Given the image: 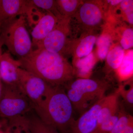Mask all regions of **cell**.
<instances>
[{
  "label": "cell",
  "mask_w": 133,
  "mask_h": 133,
  "mask_svg": "<svg viewBox=\"0 0 133 133\" xmlns=\"http://www.w3.org/2000/svg\"><path fill=\"white\" fill-rule=\"evenodd\" d=\"M20 67L37 76L50 85L64 87L74 78L75 71L64 56L37 48L18 59Z\"/></svg>",
  "instance_id": "1"
},
{
  "label": "cell",
  "mask_w": 133,
  "mask_h": 133,
  "mask_svg": "<svg viewBox=\"0 0 133 133\" xmlns=\"http://www.w3.org/2000/svg\"><path fill=\"white\" fill-rule=\"evenodd\" d=\"M33 110L42 121L59 133H70L76 121L73 107L64 87L51 86L42 102Z\"/></svg>",
  "instance_id": "2"
},
{
  "label": "cell",
  "mask_w": 133,
  "mask_h": 133,
  "mask_svg": "<svg viewBox=\"0 0 133 133\" xmlns=\"http://www.w3.org/2000/svg\"><path fill=\"white\" fill-rule=\"evenodd\" d=\"M66 85L67 96L74 112L80 115L104 97L108 88L107 83L89 78L78 79Z\"/></svg>",
  "instance_id": "3"
},
{
  "label": "cell",
  "mask_w": 133,
  "mask_h": 133,
  "mask_svg": "<svg viewBox=\"0 0 133 133\" xmlns=\"http://www.w3.org/2000/svg\"><path fill=\"white\" fill-rule=\"evenodd\" d=\"M26 22V16L22 15L1 26L0 41L6 46L9 52L19 58L28 56L33 50Z\"/></svg>",
  "instance_id": "4"
},
{
  "label": "cell",
  "mask_w": 133,
  "mask_h": 133,
  "mask_svg": "<svg viewBox=\"0 0 133 133\" xmlns=\"http://www.w3.org/2000/svg\"><path fill=\"white\" fill-rule=\"evenodd\" d=\"M33 104L19 87L3 84L0 97V115L10 119L33 111Z\"/></svg>",
  "instance_id": "5"
},
{
  "label": "cell",
  "mask_w": 133,
  "mask_h": 133,
  "mask_svg": "<svg viewBox=\"0 0 133 133\" xmlns=\"http://www.w3.org/2000/svg\"><path fill=\"white\" fill-rule=\"evenodd\" d=\"M19 74V87L32 103L34 109L41 104L52 86L21 67Z\"/></svg>",
  "instance_id": "6"
},
{
  "label": "cell",
  "mask_w": 133,
  "mask_h": 133,
  "mask_svg": "<svg viewBox=\"0 0 133 133\" xmlns=\"http://www.w3.org/2000/svg\"><path fill=\"white\" fill-rule=\"evenodd\" d=\"M70 19L65 18L59 19L52 31L36 45V49H43L63 56L65 51L68 49Z\"/></svg>",
  "instance_id": "7"
},
{
  "label": "cell",
  "mask_w": 133,
  "mask_h": 133,
  "mask_svg": "<svg viewBox=\"0 0 133 133\" xmlns=\"http://www.w3.org/2000/svg\"><path fill=\"white\" fill-rule=\"evenodd\" d=\"M97 2H82L75 14L81 25L86 28H96L102 24L104 14L102 8Z\"/></svg>",
  "instance_id": "8"
},
{
  "label": "cell",
  "mask_w": 133,
  "mask_h": 133,
  "mask_svg": "<svg viewBox=\"0 0 133 133\" xmlns=\"http://www.w3.org/2000/svg\"><path fill=\"white\" fill-rule=\"evenodd\" d=\"M35 8L30 0H0V24L22 15L28 16Z\"/></svg>",
  "instance_id": "9"
},
{
  "label": "cell",
  "mask_w": 133,
  "mask_h": 133,
  "mask_svg": "<svg viewBox=\"0 0 133 133\" xmlns=\"http://www.w3.org/2000/svg\"><path fill=\"white\" fill-rule=\"evenodd\" d=\"M104 97L75 121L70 133H95L98 128V115Z\"/></svg>",
  "instance_id": "10"
},
{
  "label": "cell",
  "mask_w": 133,
  "mask_h": 133,
  "mask_svg": "<svg viewBox=\"0 0 133 133\" xmlns=\"http://www.w3.org/2000/svg\"><path fill=\"white\" fill-rule=\"evenodd\" d=\"M20 66L19 60L13 58L8 51L2 53L0 57V76L4 84L20 87L19 69Z\"/></svg>",
  "instance_id": "11"
},
{
  "label": "cell",
  "mask_w": 133,
  "mask_h": 133,
  "mask_svg": "<svg viewBox=\"0 0 133 133\" xmlns=\"http://www.w3.org/2000/svg\"><path fill=\"white\" fill-rule=\"evenodd\" d=\"M52 13L46 12L34 26L31 32L33 47L42 41L49 35L59 20Z\"/></svg>",
  "instance_id": "12"
},
{
  "label": "cell",
  "mask_w": 133,
  "mask_h": 133,
  "mask_svg": "<svg viewBox=\"0 0 133 133\" xmlns=\"http://www.w3.org/2000/svg\"><path fill=\"white\" fill-rule=\"evenodd\" d=\"M119 96L118 90L114 93L104 98L102 106L98 115V128L103 122L119 110Z\"/></svg>",
  "instance_id": "13"
},
{
  "label": "cell",
  "mask_w": 133,
  "mask_h": 133,
  "mask_svg": "<svg viewBox=\"0 0 133 133\" xmlns=\"http://www.w3.org/2000/svg\"><path fill=\"white\" fill-rule=\"evenodd\" d=\"M29 127L32 133H59L52 126L44 122L34 110L28 115Z\"/></svg>",
  "instance_id": "14"
},
{
  "label": "cell",
  "mask_w": 133,
  "mask_h": 133,
  "mask_svg": "<svg viewBox=\"0 0 133 133\" xmlns=\"http://www.w3.org/2000/svg\"><path fill=\"white\" fill-rule=\"evenodd\" d=\"M7 133H32L30 129L28 115L9 119Z\"/></svg>",
  "instance_id": "15"
},
{
  "label": "cell",
  "mask_w": 133,
  "mask_h": 133,
  "mask_svg": "<svg viewBox=\"0 0 133 133\" xmlns=\"http://www.w3.org/2000/svg\"><path fill=\"white\" fill-rule=\"evenodd\" d=\"M97 40L96 36L92 35H88L82 38L74 51L76 57L79 59L91 54Z\"/></svg>",
  "instance_id": "16"
},
{
  "label": "cell",
  "mask_w": 133,
  "mask_h": 133,
  "mask_svg": "<svg viewBox=\"0 0 133 133\" xmlns=\"http://www.w3.org/2000/svg\"><path fill=\"white\" fill-rule=\"evenodd\" d=\"M58 12L63 18L70 19L75 15L82 2L77 0H57Z\"/></svg>",
  "instance_id": "17"
},
{
  "label": "cell",
  "mask_w": 133,
  "mask_h": 133,
  "mask_svg": "<svg viewBox=\"0 0 133 133\" xmlns=\"http://www.w3.org/2000/svg\"><path fill=\"white\" fill-rule=\"evenodd\" d=\"M124 55V50L121 45H116L109 50L106 58L108 66L112 70H117L121 64Z\"/></svg>",
  "instance_id": "18"
},
{
  "label": "cell",
  "mask_w": 133,
  "mask_h": 133,
  "mask_svg": "<svg viewBox=\"0 0 133 133\" xmlns=\"http://www.w3.org/2000/svg\"><path fill=\"white\" fill-rule=\"evenodd\" d=\"M118 74L122 79L132 76L133 71V51L131 50L124 55L119 67L117 70Z\"/></svg>",
  "instance_id": "19"
},
{
  "label": "cell",
  "mask_w": 133,
  "mask_h": 133,
  "mask_svg": "<svg viewBox=\"0 0 133 133\" xmlns=\"http://www.w3.org/2000/svg\"><path fill=\"white\" fill-rule=\"evenodd\" d=\"M95 58L92 52L88 56L78 59L76 62V66L79 74L85 76L90 73L95 63Z\"/></svg>",
  "instance_id": "20"
},
{
  "label": "cell",
  "mask_w": 133,
  "mask_h": 133,
  "mask_svg": "<svg viewBox=\"0 0 133 133\" xmlns=\"http://www.w3.org/2000/svg\"><path fill=\"white\" fill-rule=\"evenodd\" d=\"M97 55L100 59H104L109 50L112 39L111 36L107 33H104L100 36L97 39Z\"/></svg>",
  "instance_id": "21"
},
{
  "label": "cell",
  "mask_w": 133,
  "mask_h": 133,
  "mask_svg": "<svg viewBox=\"0 0 133 133\" xmlns=\"http://www.w3.org/2000/svg\"><path fill=\"white\" fill-rule=\"evenodd\" d=\"M33 6L37 8L52 13L59 19L63 18L58 12L56 1L54 0H30Z\"/></svg>",
  "instance_id": "22"
},
{
  "label": "cell",
  "mask_w": 133,
  "mask_h": 133,
  "mask_svg": "<svg viewBox=\"0 0 133 133\" xmlns=\"http://www.w3.org/2000/svg\"><path fill=\"white\" fill-rule=\"evenodd\" d=\"M133 123L132 116L128 114L122 108L119 118L115 126L109 133H124L130 124Z\"/></svg>",
  "instance_id": "23"
},
{
  "label": "cell",
  "mask_w": 133,
  "mask_h": 133,
  "mask_svg": "<svg viewBox=\"0 0 133 133\" xmlns=\"http://www.w3.org/2000/svg\"><path fill=\"white\" fill-rule=\"evenodd\" d=\"M121 114V109L116 114L103 122L98 127L95 133H109L117 123Z\"/></svg>",
  "instance_id": "24"
},
{
  "label": "cell",
  "mask_w": 133,
  "mask_h": 133,
  "mask_svg": "<svg viewBox=\"0 0 133 133\" xmlns=\"http://www.w3.org/2000/svg\"><path fill=\"white\" fill-rule=\"evenodd\" d=\"M121 46L124 50H128L133 46L132 28H128L124 30L122 35L120 41Z\"/></svg>",
  "instance_id": "25"
},
{
  "label": "cell",
  "mask_w": 133,
  "mask_h": 133,
  "mask_svg": "<svg viewBox=\"0 0 133 133\" xmlns=\"http://www.w3.org/2000/svg\"><path fill=\"white\" fill-rule=\"evenodd\" d=\"M121 8L125 15L129 24H133V1L124 0L120 4Z\"/></svg>",
  "instance_id": "26"
},
{
  "label": "cell",
  "mask_w": 133,
  "mask_h": 133,
  "mask_svg": "<svg viewBox=\"0 0 133 133\" xmlns=\"http://www.w3.org/2000/svg\"><path fill=\"white\" fill-rule=\"evenodd\" d=\"M119 94L123 98L126 104L130 107H133V87L131 85L128 89H125L123 86L121 87L118 89Z\"/></svg>",
  "instance_id": "27"
},
{
  "label": "cell",
  "mask_w": 133,
  "mask_h": 133,
  "mask_svg": "<svg viewBox=\"0 0 133 133\" xmlns=\"http://www.w3.org/2000/svg\"><path fill=\"white\" fill-rule=\"evenodd\" d=\"M122 1H122H121V0H111V1H107V2L112 6H115L120 5Z\"/></svg>",
  "instance_id": "28"
},
{
  "label": "cell",
  "mask_w": 133,
  "mask_h": 133,
  "mask_svg": "<svg viewBox=\"0 0 133 133\" xmlns=\"http://www.w3.org/2000/svg\"><path fill=\"white\" fill-rule=\"evenodd\" d=\"M3 87V83H2L1 76H0V97H1Z\"/></svg>",
  "instance_id": "29"
},
{
  "label": "cell",
  "mask_w": 133,
  "mask_h": 133,
  "mask_svg": "<svg viewBox=\"0 0 133 133\" xmlns=\"http://www.w3.org/2000/svg\"><path fill=\"white\" fill-rule=\"evenodd\" d=\"M6 124V121H4V120H0V129L2 128L3 126H5V125Z\"/></svg>",
  "instance_id": "30"
},
{
  "label": "cell",
  "mask_w": 133,
  "mask_h": 133,
  "mask_svg": "<svg viewBox=\"0 0 133 133\" xmlns=\"http://www.w3.org/2000/svg\"><path fill=\"white\" fill-rule=\"evenodd\" d=\"M2 43L0 41V57H1V56L2 54V47L3 46Z\"/></svg>",
  "instance_id": "31"
},
{
  "label": "cell",
  "mask_w": 133,
  "mask_h": 133,
  "mask_svg": "<svg viewBox=\"0 0 133 133\" xmlns=\"http://www.w3.org/2000/svg\"><path fill=\"white\" fill-rule=\"evenodd\" d=\"M1 129H0V133H7L6 132V131H5V132H4V131H3Z\"/></svg>",
  "instance_id": "32"
},
{
  "label": "cell",
  "mask_w": 133,
  "mask_h": 133,
  "mask_svg": "<svg viewBox=\"0 0 133 133\" xmlns=\"http://www.w3.org/2000/svg\"><path fill=\"white\" fill-rule=\"evenodd\" d=\"M1 24H0V36H1Z\"/></svg>",
  "instance_id": "33"
}]
</instances>
